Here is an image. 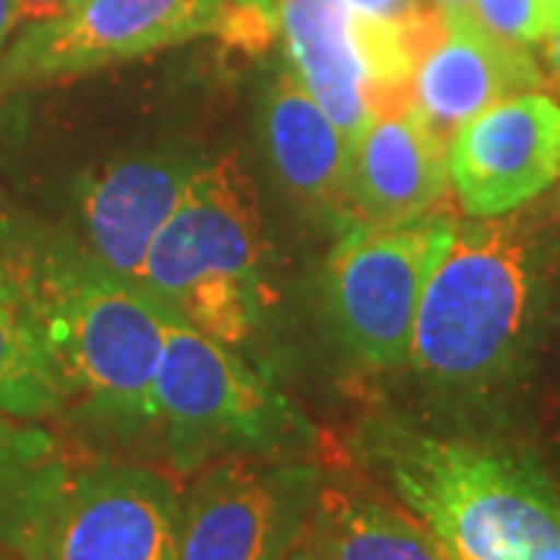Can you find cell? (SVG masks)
Segmentation results:
<instances>
[{"label":"cell","instance_id":"obj_1","mask_svg":"<svg viewBox=\"0 0 560 560\" xmlns=\"http://www.w3.org/2000/svg\"><path fill=\"white\" fill-rule=\"evenodd\" d=\"M352 458L452 560H560V492L517 445L374 418Z\"/></svg>","mask_w":560,"mask_h":560},{"label":"cell","instance_id":"obj_2","mask_svg":"<svg viewBox=\"0 0 560 560\" xmlns=\"http://www.w3.org/2000/svg\"><path fill=\"white\" fill-rule=\"evenodd\" d=\"M3 261L38 315L66 411L125 452L156 445L160 300L69 243H38Z\"/></svg>","mask_w":560,"mask_h":560},{"label":"cell","instance_id":"obj_3","mask_svg":"<svg viewBox=\"0 0 560 560\" xmlns=\"http://www.w3.org/2000/svg\"><path fill=\"white\" fill-rule=\"evenodd\" d=\"M539 249L523 221H458L423 287L411 359L442 393H480L511 374L539 305Z\"/></svg>","mask_w":560,"mask_h":560},{"label":"cell","instance_id":"obj_4","mask_svg":"<svg viewBox=\"0 0 560 560\" xmlns=\"http://www.w3.org/2000/svg\"><path fill=\"white\" fill-rule=\"evenodd\" d=\"M138 283L234 349L259 334L275 300L268 243L256 184L234 156L197 168Z\"/></svg>","mask_w":560,"mask_h":560},{"label":"cell","instance_id":"obj_5","mask_svg":"<svg viewBox=\"0 0 560 560\" xmlns=\"http://www.w3.org/2000/svg\"><path fill=\"white\" fill-rule=\"evenodd\" d=\"M162 305L156 448L175 480L231 455L318 458L315 423L228 342Z\"/></svg>","mask_w":560,"mask_h":560},{"label":"cell","instance_id":"obj_6","mask_svg":"<svg viewBox=\"0 0 560 560\" xmlns=\"http://www.w3.org/2000/svg\"><path fill=\"white\" fill-rule=\"evenodd\" d=\"M180 486L147 460L47 467L7 555L13 560H178Z\"/></svg>","mask_w":560,"mask_h":560},{"label":"cell","instance_id":"obj_7","mask_svg":"<svg viewBox=\"0 0 560 560\" xmlns=\"http://www.w3.org/2000/svg\"><path fill=\"white\" fill-rule=\"evenodd\" d=\"M458 231V219L377 224L352 221L324 265V305L346 349L371 371H399L411 359L423 287Z\"/></svg>","mask_w":560,"mask_h":560},{"label":"cell","instance_id":"obj_8","mask_svg":"<svg viewBox=\"0 0 560 560\" xmlns=\"http://www.w3.org/2000/svg\"><path fill=\"white\" fill-rule=\"evenodd\" d=\"M320 477L318 458L206 464L180 489L178 560H287L308 533Z\"/></svg>","mask_w":560,"mask_h":560},{"label":"cell","instance_id":"obj_9","mask_svg":"<svg viewBox=\"0 0 560 560\" xmlns=\"http://www.w3.org/2000/svg\"><path fill=\"white\" fill-rule=\"evenodd\" d=\"M224 0H81L28 22L0 57V91L72 81L219 32Z\"/></svg>","mask_w":560,"mask_h":560},{"label":"cell","instance_id":"obj_10","mask_svg":"<svg viewBox=\"0 0 560 560\" xmlns=\"http://www.w3.org/2000/svg\"><path fill=\"white\" fill-rule=\"evenodd\" d=\"M560 178V101L521 91L448 138V184L467 219L514 215Z\"/></svg>","mask_w":560,"mask_h":560},{"label":"cell","instance_id":"obj_11","mask_svg":"<svg viewBox=\"0 0 560 560\" xmlns=\"http://www.w3.org/2000/svg\"><path fill=\"white\" fill-rule=\"evenodd\" d=\"M202 162L180 150L106 162L75 184L84 253L125 280H140L150 246L178 209Z\"/></svg>","mask_w":560,"mask_h":560},{"label":"cell","instance_id":"obj_12","mask_svg":"<svg viewBox=\"0 0 560 560\" xmlns=\"http://www.w3.org/2000/svg\"><path fill=\"white\" fill-rule=\"evenodd\" d=\"M448 143L415 101L374 113L349 150V200L355 221L423 219L448 200Z\"/></svg>","mask_w":560,"mask_h":560},{"label":"cell","instance_id":"obj_13","mask_svg":"<svg viewBox=\"0 0 560 560\" xmlns=\"http://www.w3.org/2000/svg\"><path fill=\"white\" fill-rule=\"evenodd\" d=\"M545 84L529 47L492 35L474 13H445L442 38L423 54L411 101L445 143L467 119L521 91Z\"/></svg>","mask_w":560,"mask_h":560},{"label":"cell","instance_id":"obj_14","mask_svg":"<svg viewBox=\"0 0 560 560\" xmlns=\"http://www.w3.org/2000/svg\"><path fill=\"white\" fill-rule=\"evenodd\" d=\"M261 140L275 178L308 219L337 231L355 221L349 200V140L302 88L290 62L280 66L265 91Z\"/></svg>","mask_w":560,"mask_h":560},{"label":"cell","instance_id":"obj_15","mask_svg":"<svg viewBox=\"0 0 560 560\" xmlns=\"http://www.w3.org/2000/svg\"><path fill=\"white\" fill-rule=\"evenodd\" d=\"M271 10L290 69L352 150L374 116L355 13L342 0H275Z\"/></svg>","mask_w":560,"mask_h":560},{"label":"cell","instance_id":"obj_16","mask_svg":"<svg viewBox=\"0 0 560 560\" xmlns=\"http://www.w3.org/2000/svg\"><path fill=\"white\" fill-rule=\"evenodd\" d=\"M305 541L327 560H452L433 533L371 477L327 467Z\"/></svg>","mask_w":560,"mask_h":560},{"label":"cell","instance_id":"obj_17","mask_svg":"<svg viewBox=\"0 0 560 560\" xmlns=\"http://www.w3.org/2000/svg\"><path fill=\"white\" fill-rule=\"evenodd\" d=\"M0 411L16 420L66 415V386L40 334L38 315L0 256Z\"/></svg>","mask_w":560,"mask_h":560},{"label":"cell","instance_id":"obj_18","mask_svg":"<svg viewBox=\"0 0 560 560\" xmlns=\"http://www.w3.org/2000/svg\"><path fill=\"white\" fill-rule=\"evenodd\" d=\"M60 458V442L32 420L0 411V551L7 555L25 508L47 467Z\"/></svg>","mask_w":560,"mask_h":560},{"label":"cell","instance_id":"obj_19","mask_svg":"<svg viewBox=\"0 0 560 560\" xmlns=\"http://www.w3.org/2000/svg\"><path fill=\"white\" fill-rule=\"evenodd\" d=\"M474 16L499 38L536 47L548 38L539 0H474Z\"/></svg>","mask_w":560,"mask_h":560},{"label":"cell","instance_id":"obj_20","mask_svg":"<svg viewBox=\"0 0 560 560\" xmlns=\"http://www.w3.org/2000/svg\"><path fill=\"white\" fill-rule=\"evenodd\" d=\"M355 16L377 22H396L401 16H408L420 0H342Z\"/></svg>","mask_w":560,"mask_h":560},{"label":"cell","instance_id":"obj_21","mask_svg":"<svg viewBox=\"0 0 560 560\" xmlns=\"http://www.w3.org/2000/svg\"><path fill=\"white\" fill-rule=\"evenodd\" d=\"M69 10H72V0H16V20L20 22L57 20Z\"/></svg>","mask_w":560,"mask_h":560},{"label":"cell","instance_id":"obj_22","mask_svg":"<svg viewBox=\"0 0 560 560\" xmlns=\"http://www.w3.org/2000/svg\"><path fill=\"white\" fill-rule=\"evenodd\" d=\"M545 44V62H548V79L555 84V91L560 94V25L541 40Z\"/></svg>","mask_w":560,"mask_h":560},{"label":"cell","instance_id":"obj_23","mask_svg":"<svg viewBox=\"0 0 560 560\" xmlns=\"http://www.w3.org/2000/svg\"><path fill=\"white\" fill-rule=\"evenodd\" d=\"M16 22H20L16 20V0H0V50H3V44H7Z\"/></svg>","mask_w":560,"mask_h":560},{"label":"cell","instance_id":"obj_24","mask_svg":"<svg viewBox=\"0 0 560 560\" xmlns=\"http://www.w3.org/2000/svg\"><path fill=\"white\" fill-rule=\"evenodd\" d=\"M541 22H545V32L551 35L560 25V0H539Z\"/></svg>","mask_w":560,"mask_h":560},{"label":"cell","instance_id":"obj_25","mask_svg":"<svg viewBox=\"0 0 560 560\" xmlns=\"http://www.w3.org/2000/svg\"><path fill=\"white\" fill-rule=\"evenodd\" d=\"M287 560H327V558L320 555L315 545H308V541L302 539L300 545H296V548H293V551L287 555Z\"/></svg>","mask_w":560,"mask_h":560},{"label":"cell","instance_id":"obj_26","mask_svg":"<svg viewBox=\"0 0 560 560\" xmlns=\"http://www.w3.org/2000/svg\"><path fill=\"white\" fill-rule=\"evenodd\" d=\"M442 13H474V0H433Z\"/></svg>","mask_w":560,"mask_h":560},{"label":"cell","instance_id":"obj_27","mask_svg":"<svg viewBox=\"0 0 560 560\" xmlns=\"http://www.w3.org/2000/svg\"><path fill=\"white\" fill-rule=\"evenodd\" d=\"M234 3H237V7H261V10H268L275 0H234Z\"/></svg>","mask_w":560,"mask_h":560},{"label":"cell","instance_id":"obj_28","mask_svg":"<svg viewBox=\"0 0 560 560\" xmlns=\"http://www.w3.org/2000/svg\"><path fill=\"white\" fill-rule=\"evenodd\" d=\"M551 190H555V197H551V209H555V212L560 215V178H558V184L551 187Z\"/></svg>","mask_w":560,"mask_h":560},{"label":"cell","instance_id":"obj_29","mask_svg":"<svg viewBox=\"0 0 560 560\" xmlns=\"http://www.w3.org/2000/svg\"><path fill=\"white\" fill-rule=\"evenodd\" d=\"M79 3H81V0H72V7H79Z\"/></svg>","mask_w":560,"mask_h":560}]
</instances>
